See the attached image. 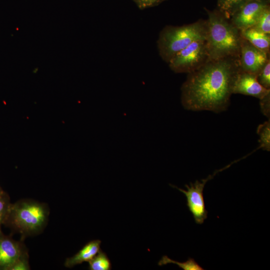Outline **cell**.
<instances>
[{
	"label": "cell",
	"instance_id": "3957f363",
	"mask_svg": "<svg viewBox=\"0 0 270 270\" xmlns=\"http://www.w3.org/2000/svg\"><path fill=\"white\" fill-rule=\"evenodd\" d=\"M50 214L46 204L31 199H22L11 204L4 224L19 233L21 240L41 233Z\"/></svg>",
	"mask_w": 270,
	"mask_h": 270
},
{
	"label": "cell",
	"instance_id": "7a4b0ae2",
	"mask_svg": "<svg viewBox=\"0 0 270 270\" xmlns=\"http://www.w3.org/2000/svg\"><path fill=\"white\" fill-rule=\"evenodd\" d=\"M206 43L210 60L238 57L242 36L238 30L218 10H206Z\"/></svg>",
	"mask_w": 270,
	"mask_h": 270
},
{
	"label": "cell",
	"instance_id": "7c38bea8",
	"mask_svg": "<svg viewBox=\"0 0 270 270\" xmlns=\"http://www.w3.org/2000/svg\"><path fill=\"white\" fill-rule=\"evenodd\" d=\"M242 38L258 49L269 53L270 35L266 34L254 27L240 31Z\"/></svg>",
	"mask_w": 270,
	"mask_h": 270
},
{
	"label": "cell",
	"instance_id": "d6986e66",
	"mask_svg": "<svg viewBox=\"0 0 270 270\" xmlns=\"http://www.w3.org/2000/svg\"><path fill=\"white\" fill-rule=\"evenodd\" d=\"M258 82L264 88L270 90V60L266 63L257 75Z\"/></svg>",
	"mask_w": 270,
	"mask_h": 270
},
{
	"label": "cell",
	"instance_id": "4fadbf2b",
	"mask_svg": "<svg viewBox=\"0 0 270 270\" xmlns=\"http://www.w3.org/2000/svg\"><path fill=\"white\" fill-rule=\"evenodd\" d=\"M248 0H218V10L230 20L234 12Z\"/></svg>",
	"mask_w": 270,
	"mask_h": 270
},
{
	"label": "cell",
	"instance_id": "9c48e42d",
	"mask_svg": "<svg viewBox=\"0 0 270 270\" xmlns=\"http://www.w3.org/2000/svg\"><path fill=\"white\" fill-rule=\"evenodd\" d=\"M26 250L22 240H16L0 230V270H9Z\"/></svg>",
	"mask_w": 270,
	"mask_h": 270
},
{
	"label": "cell",
	"instance_id": "30bf717a",
	"mask_svg": "<svg viewBox=\"0 0 270 270\" xmlns=\"http://www.w3.org/2000/svg\"><path fill=\"white\" fill-rule=\"evenodd\" d=\"M256 76L240 70L234 84L232 94L250 96L260 100L270 93V90L264 88L258 82Z\"/></svg>",
	"mask_w": 270,
	"mask_h": 270
},
{
	"label": "cell",
	"instance_id": "52a82bcc",
	"mask_svg": "<svg viewBox=\"0 0 270 270\" xmlns=\"http://www.w3.org/2000/svg\"><path fill=\"white\" fill-rule=\"evenodd\" d=\"M269 53L261 50L242 38L238 56L240 70L258 75L270 59Z\"/></svg>",
	"mask_w": 270,
	"mask_h": 270
},
{
	"label": "cell",
	"instance_id": "8fae6325",
	"mask_svg": "<svg viewBox=\"0 0 270 270\" xmlns=\"http://www.w3.org/2000/svg\"><path fill=\"white\" fill-rule=\"evenodd\" d=\"M101 241L92 240L86 244L81 250L72 257L67 258L64 263L66 268H72L84 262H88L100 250Z\"/></svg>",
	"mask_w": 270,
	"mask_h": 270
},
{
	"label": "cell",
	"instance_id": "7402d4cb",
	"mask_svg": "<svg viewBox=\"0 0 270 270\" xmlns=\"http://www.w3.org/2000/svg\"><path fill=\"white\" fill-rule=\"evenodd\" d=\"M260 110L262 113L270 118V93L260 100Z\"/></svg>",
	"mask_w": 270,
	"mask_h": 270
},
{
	"label": "cell",
	"instance_id": "6da1fadb",
	"mask_svg": "<svg viewBox=\"0 0 270 270\" xmlns=\"http://www.w3.org/2000/svg\"><path fill=\"white\" fill-rule=\"evenodd\" d=\"M239 70L238 57L208 60L188 74L181 88L182 104L193 111L225 110Z\"/></svg>",
	"mask_w": 270,
	"mask_h": 270
},
{
	"label": "cell",
	"instance_id": "9a60e30c",
	"mask_svg": "<svg viewBox=\"0 0 270 270\" xmlns=\"http://www.w3.org/2000/svg\"><path fill=\"white\" fill-rule=\"evenodd\" d=\"M257 134L259 136L260 146L258 148H262L267 151L270 150V120L260 124L257 128Z\"/></svg>",
	"mask_w": 270,
	"mask_h": 270
},
{
	"label": "cell",
	"instance_id": "ffe728a7",
	"mask_svg": "<svg viewBox=\"0 0 270 270\" xmlns=\"http://www.w3.org/2000/svg\"><path fill=\"white\" fill-rule=\"evenodd\" d=\"M29 256L28 250L24 251L9 270H29L30 269L28 262Z\"/></svg>",
	"mask_w": 270,
	"mask_h": 270
},
{
	"label": "cell",
	"instance_id": "ac0fdd59",
	"mask_svg": "<svg viewBox=\"0 0 270 270\" xmlns=\"http://www.w3.org/2000/svg\"><path fill=\"white\" fill-rule=\"evenodd\" d=\"M10 197L4 190L0 192V230L4 224L8 216L11 204Z\"/></svg>",
	"mask_w": 270,
	"mask_h": 270
},
{
	"label": "cell",
	"instance_id": "5b68a950",
	"mask_svg": "<svg viewBox=\"0 0 270 270\" xmlns=\"http://www.w3.org/2000/svg\"><path fill=\"white\" fill-rule=\"evenodd\" d=\"M209 60L206 39L195 40L182 50L168 62L176 73H190Z\"/></svg>",
	"mask_w": 270,
	"mask_h": 270
},
{
	"label": "cell",
	"instance_id": "ba28073f",
	"mask_svg": "<svg viewBox=\"0 0 270 270\" xmlns=\"http://www.w3.org/2000/svg\"><path fill=\"white\" fill-rule=\"evenodd\" d=\"M269 5V0H248L230 19L240 31L253 27L262 11Z\"/></svg>",
	"mask_w": 270,
	"mask_h": 270
},
{
	"label": "cell",
	"instance_id": "277c9868",
	"mask_svg": "<svg viewBox=\"0 0 270 270\" xmlns=\"http://www.w3.org/2000/svg\"><path fill=\"white\" fill-rule=\"evenodd\" d=\"M206 20L182 26H166L160 32L157 40L159 54L168 63L178 53L193 42L206 39Z\"/></svg>",
	"mask_w": 270,
	"mask_h": 270
},
{
	"label": "cell",
	"instance_id": "44dd1931",
	"mask_svg": "<svg viewBox=\"0 0 270 270\" xmlns=\"http://www.w3.org/2000/svg\"><path fill=\"white\" fill-rule=\"evenodd\" d=\"M140 10L156 6L166 0H132Z\"/></svg>",
	"mask_w": 270,
	"mask_h": 270
},
{
	"label": "cell",
	"instance_id": "e0dca14e",
	"mask_svg": "<svg viewBox=\"0 0 270 270\" xmlns=\"http://www.w3.org/2000/svg\"><path fill=\"white\" fill-rule=\"evenodd\" d=\"M253 27L266 34L270 35V6L262 11Z\"/></svg>",
	"mask_w": 270,
	"mask_h": 270
},
{
	"label": "cell",
	"instance_id": "2e32d148",
	"mask_svg": "<svg viewBox=\"0 0 270 270\" xmlns=\"http://www.w3.org/2000/svg\"><path fill=\"white\" fill-rule=\"evenodd\" d=\"M174 264L184 270H204V269L192 258H188L185 262H178L164 256L158 262L159 266Z\"/></svg>",
	"mask_w": 270,
	"mask_h": 270
},
{
	"label": "cell",
	"instance_id": "5bb4252c",
	"mask_svg": "<svg viewBox=\"0 0 270 270\" xmlns=\"http://www.w3.org/2000/svg\"><path fill=\"white\" fill-rule=\"evenodd\" d=\"M90 270H110L111 262L106 254L101 250L88 262Z\"/></svg>",
	"mask_w": 270,
	"mask_h": 270
},
{
	"label": "cell",
	"instance_id": "603a6c76",
	"mask_svg": "<svg viewBox=\"0 0 270 270\" xmlns=\"http://www.w3.org/2000/svg\"><path fill=\"white\" fill-rule=\"evenodd\" d=\"M2 190H4L2 189V188L0 186V192H2Z\"/></svg>",
	"mask_w": 270,
	"mask_h": 270
},
{
	"label": "cell",
	"instance_id": "8992f818",
	"mask_svg": "<svg viewBox=\"0 0 270 270\" xmlns=\"http://www.w3.org/2000/svg\"><path fill=\"white\" fill-rule=\"evenodd\" d=\"M234 162L216 171L212 174L209 175L206 179L202 180L201 181L196 180L194 183H190V186L186 184L185 187L187 190L172 186L176 188L186 196V206L192 214L196 224H202L208 217V211L206 209L203 195L204 188L206 182L212 178L217 173L227 168Z\"/></svg>",
	"mask_w": 270,
	"mask_h": 270
}]
</instances>
